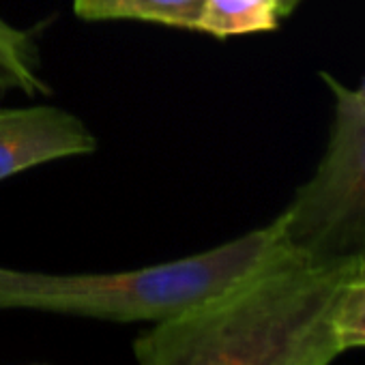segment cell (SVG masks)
<instances>
[{"label": "cell", "mask_w": 365, "mask_h": 365, "mask_svg": "<svg viewBox=\"0 0 365 365\" xmlns=\"http://www.w3.org/2000/svg\"><path fill=\"white\" fill-rule=\"evenodd\" d=\"M277 0H205L196 31L215 39L271 33L279 26Z\"/></svg>", "instance_id": "8992f818"}, {"label": "cell", "mask_w": 365, "mask_h": 365, "mask_svg": "<svg viewBox=\"0 0 365 365\" xmlns=\"http://www.w3.org/2000/svg\"><path fill=\"white\" fill-rule=\"evenodd\" d=\"M95 148V133L63 108H0V180L48 161L88 155Z\"/></svg>", "instance_id": "277c9868"}, {"label": "cell", "mask_w": 365, "mask_h": 365, "mask_svg": "<svg viewBox=\"0 0 365 365\" xmlns=\"http://www.w3.org/2000/svg\"><path fill=\"white\" fill-rule=\"evenodd\" d=\"M301 3V0H277V5H279V14H282V18H286V16H290L294 9H297V5Z\"/></svg>", "instance_id": "9c48e42d"}, {"label": "cell", "mask_w": 365, "mask_h": 365, "mask_svg": "<svg viewBox=\"0 0 365 365\" xmlns=\"http://www.w3.org/2000/svg\"><path fill=\"white\" fill-rule=\"evenodd\" d=\"M331 324L339 352L365 348V267H359L339 288Z\"/></svg>", "instance_id": "ba28073f"}, {"label": "cell", "mask_w": 365, "mask_h": 365, "mask_svg": "<svg viewBox=\"0 0 365 365\" xmlns=\"http://www.w3.org/2000/svg\"><path fill=\"white\" fill-rule=\"evenodd\" d=\"M286 250L277 217L196 256L133 271L50 275L0 267V312L35 309L112 322H163L241 286Z\"/></svg>", "instance_id": "7a4b0ae2"}, {"label": "cell", "mask_w": 365, "mask_h": 365, "mask_svg": "<svg viewBox=\"0 0 365 365\" xmlns=\"http://www.w3.org/2000/svg\"><path fill=\"white\" fill-rule=\"evenodd\" d=\"M356 95H359V97H361V99L365 101V80H363V84H361V86L356 88Z\"/></svg>", "instance_id": "30bf717a"}, {"label": "cell", "mask_w": 365, "mask_h": 365, "mask_svg": "<svg viewBox=\"0 0 365 365\" xmlns=\"http://www.w3.org/2000/svg\"><path fill=\"white\" fill-rule=\"evenodd\" d=\"M335 97L331 138L314 176L279 215L288 250L320 267H365V101L322 73Z\"/></svg>", "instance_id": "3957f363"}, {"label": "cell", "mask_w": 365, "mask_h": 365, "mask_svg": "<svg viewBox=\"0 0 365 365\" xmlns=\"http://www.w3.org/2000/svg\"><path fill=\"white\" fill-rule=\"evenodd\" d=\"M359 267H320L286 250L241 286L157 322L135 339L138 365H329L331 314Z\"/></svg>", "instance_id": "6da1fadb"}, {"label": "cell", "mask_w": 365, "mask_h": 365, "mask_svg": "<svg viewBox=\"0 0 365 365\" xmlns=\"http://www.w3.org/2000/svg\"><path fill=\"white\" fill-rule=\"evenodd\" d=\"M205 0H73V14L86 22L135 20L196 31Z\"/></svg>", "instance_id": "5b68a950"}, {"label": "cell", "mask_w": 365, "mask_h": 365, "mask_svg": "<svg viewBox=\"0 0 365 365\" xmlns=\"http://www.w3.org/2000/svg\"><path fill=\"white\" fill-rule=\"evenodd\" d=\"M11 91L29 97L50 93L41 78L37 43L29 33L0 18V97Z\"/></svg>", "instance_id": "52a82bcc"}]
</instances>
